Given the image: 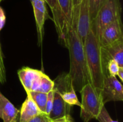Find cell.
<instances>
[{
	"label": "cell",
	"mask_w": 123,
	"mask_h": 122,
	"mask_svg": "<svg viewBox=\"0 0 123 122\" xmlns=\"http://www.w3.org/2000/svg\"><path fill=\"white\" fill-rule=\"evenodd\" d=\"M79 5L73 7L72 19L68 30L67 45L69 50L70 71L68 74L75 92H79L86 84L90 83L88 71L84 44L77 33V18Z\"/></svg>",
	"instance_id": "obj_1"
},
{
	"label": "cell",
	"mask_w": 123,
	"mask_h": 122,
	"mask_svg": "<svg viewBox=\"0 0 123 122\" xmlns=\"http://www.w3.org/2000/svg\"><path fill=\"white\" fill-rule=\"evenodd\" d=\"M84 47L90 83L96 88L102 90L105 79L109 75L107 69L109 60L91 27L84 42Z\"/></svg>",
	"instance_id": "obj_2"
},
{
	"label": "cell",
	"mask_w": 123,
	"mask_h": 122,
	"mask_svg": "<svg viewBox=\"0 0 123 122\" xmlns=\"http://www.w3.org/2000/svg\"><path fill=\"white\" fill-rule=\"evenodd\" d=\"M79 93L81 94L80 118L84 122H89L92 119H97L102 108L103 102L102 90L94 87L91 83L84 86Z\"/></svg>",
	"instance_id": "obj_3"
},
{
	"label": "cell",
	"mask_w": 123,
	"mask_h": 122,
	"mask_svg": "<svg viewBox=\"0 0 123 122\" xmlns=\"http://www.w3.org/2000/svg\"><path fill=\"white\" fill-rule=\"evenodd\" d=\"M121 11L120 0H105L97 16L91 22V28L97 38L105 28L121 19Z\"/></svg>",
	"instance_id": "obj_4"
},
{
	"label": "cell",
	"mask_w": 123,
	"mask_h": 122,
	"mask_svg": "<svg viewBox=\"0 0 123 122\" xmlns=\"http://www.w3.org/2000/svg\"><path fill=\"white\" fill-rule=\"evenodd\" d=\"M54 82V89L59 92L67 104L71 106L77 105L79 107L81 106V104L73 88L68 73H62L59 75Z\"/></svg>",
	"instance_id": "obj_5"
},
{
	"label": "cell",
	"mask_w": 123,
	"mask_h": 122,
	"mask_svg": "<svg viewBox=\"0 0 123 122\" xmlns=\"http://www.w3.org/2000/svg\"><path fill=\"white\" fill-rule=\"evenodd\" d=\"M103 104L111 101H123V85L116 77L108 75L105 79L102 89Z\"/></svg>",
	"instance_id": "obj_6"
},
{
	"label": "cell",
	"mask_w": 123,
	"mask_h": 122,
	"mask_svg": "<svg viewBox=\"0 0 123 122\" xmlns=\"http://www.w3.org/2000/svg\"><path fill=\"white\" fill-rule=\"evenodd\" d=\"M123 28L121 19H118L105 28L98 38L102 47H105L123 39Z\"/></svg>",
	"instance_id": "obj_7"
},
{
	"label": "cell",
	"mask_w": 123,
	"mask_h": 122,
	"mask_svg": "<svg viewBox=\"0 0 123 122\" xmlns=\"http://www.w3.org/2000/svg\"><path fill=\"white\" fill-rule=\"evenodd\" d=\"M91 27L90 6L88 0H82L79 4V10L77 18V33L84 44L86 36Z\"/></svg>",
	"instance_id": "obj_8"
},
{
	"label": "cell",
	"mask_w": 123,
	"mask_h": 122,
	"mask_svg": "<svg viewBox=\"0 0 123 122\" xmlns=\"http://www.w3.org/2000/svg\"><path fill=\"white\" fill-rule=\"evenodd\" d=\"M43 72L38 69L24 67L18 72V77L25 92H36Z\"/></svg>",
	"instance_id": "obj_9"
},
{
	"label": "cell",
	"mask_w": 123,
	"mask_h": 122,
	"mask_svg": "<svg viewBox=\"0 0 123 122\" xmlns=\"http://www.w3.org/2000/svg\"><path fill=\"white\" fill-rule=\"evenodd\" d=\"M33 7L34 14L36 20L37 32L38 35V43L40 45L42 44L44 35V25L45 20L50 18L46 7V2L44 0H35L31 2Z\"/></svg>",
	"instance_id": "obj_10"
},
{
	"label": "cell",
	"mask_w": 123,
	"mask_h": 122,
	"mask_svg": "<svg viewBox=\"0 0 123 122\" xmlns=\"http://www.w3.org/2000/svg\"><path fill=\"white\" fill-rule=\"evenodd\" d=\"M54 90V101L52 110L48 115L49 119L54 120L61 118L64 116L70 114L72 106L66 102L56 90Z\"/></svg>",
	"instance_id": "obj_11"
},
{
	"label": "cell",
	"mask_w": 123,
	"mask_h": 122,
	"mask_svg": "<svg viewBox=\"0 0 123 122\" xmlns=\"http://www.w3.org/2000/svg\"><path fill=\"white\" fill-rule=\"evenodd\" d=\"M19 111L0 92V118L3 122H18Z\"/></svg>",
	"instance_id": "obj_12"
},
{
	"label": "cell",
	"mask_w": 123,
	"mask_h": 122,
	"mask_svg": "<svg viewBox=\"0 0 123 122\" xmlns=\"http://www.w3.org/2000/svg\"><path fill=\"white\" fill-rule=\"evenodd\" d=\"M26 99L22 104L20 108L19 122H27L36 116L43 114L41 112L29 93L26 92Z\"/></svg>",
	"instance_id": "obj_13"
},
{
	"label": "cell",
	"mask_w": 123,
	"mask_h": 122,
	"mask_svg": "<svg viewBox=\"0 0 123 122\" xmlns=\"http://www.w3.org/2000/svg\"><path fill=\"white\" fill-rule=\"evenodd\" d=\"M102 48L109 61L114 60L120 67H123V39Z\"/></svg>",
	"instance_id": "obj_14"
},
{
	"label": "cell",
	"mask_w": 123,
	"mask_h": 122,
	"mask_svg": "<svg viewBox=\"0 0 123 122\" xmlns=\"http://www.w3.org/2000/svg\"><path fill=\"white\" fill-rule=\"evenodd\" d=\"M61 12L66 20L68 28L70 25L73 14V4L72 0H57Z\"/></svg>",
	"instance_id": "obj_15"
},
{
	"label": "cell",
	"mask_w": 123,
	"mask_h": 122,
	"mask_svg": "<svg viewBox=\"0 0 123 122\" xmlns=\"http://www.w3.org/2000/svg\"><path fill=\"white\" fill-rule=\"evenodd\" d=\"M28 93H29V94H30L31 98L34 100L35 104L38 106L41 112L43 114H46V107L48 93H42V92H33V91L28 92Z\"/></svg>",
	"instance_id": "obj_16"
},
{
	"label": "cell",
	"mask_w": 123,
	"mask_h": 122,
	"mask_svg": "<svg viewBox=\"0 0 123 122\" xmlns=\"http://www.w3.org/2000/svg\"><path fill=\"white\" fill-rule=\"evenodd\" d=\"M54 82L49 77L43 73L42 74L40 81L39 86L36 92L48 93L54 89Z\"/></svg>",
	"instance_id": "obj_17"
},
{
	"label": "cell",
	"mask_w": 123,
	"mask_h": 122,
	"mask_svg": "<svg viewBox=\"0 0 123 122\" xmlns=\"http://www.w3.org/2000/svg\"><path fill=\"white\" fill-rule=\"evenodd\" d=\"M90 6V13L91 22L95 19L100 8L104 2L105 0H88Z\"/></svg>",
	"instance_id": "obj_18"
},
{
	"label": "cell",
	"mask_w": 123,
	"mask_h": 122,
	"mask_svg": "<svg viewBox=\"0 0 123 122\" xmlns=\"http://www.w3.org/2000/svg\"><path fill=\"white\" fill-rule=\"evenodd\" d=\"M120 67L118 64L117 62L113 59H110L108 61V65H107V69H108V74L109 75L116 77L117 75L118 72Z\"/></svg>",
	"instance_id": "obj_19"
},
{
	"label": "cell",
	"mask_w": 123,
	"mask_h": 122,
	"mask_svg": "<svg viewBox=\"0 0 123 122\" xmlns=\"http://www.w3.org/2000/svg\"><path fill=\"white\" fill-rule=\"evenodd\" d=\"M96 120H97L99 122H118V121L114 120L111 118L105 106L102 108V110Z\"/></svg>",
	"instance_id": "obj_20"
},
{
	"label": "cell",
	"mask_w": 123,
	"mask_h": 122,
	"mask_svg": "<svg viewBox=\"0 0 123 122\" xmlns=\"http://www.w3.org/2000/svg\"><path fill=\"white\" fill-rule=\"evenodd\" d=\"M6 80V69H5L4 63L3 61L2 51H1V47H0V82L1 83H4Z\"/></svg>",
	"instance_id": "obj_21"
},
{
	"label": "cell",
	"mask_w": 123,
	"mask_h": 122,
	"mask_svg": "<svg viewBox=\"0 0 123 122\" xmlns=\"http://www.w3.org/2000/svg\"><path fill=\"white\" fill-rule=\"evenodd\" d=\"M53 101H54V90H51L48 93V97H47L46 101V114L49 115L52 110L53 105Z\"/></svg>",
	"instance_id": "obj_22"
},
{
	"label": "cell",
	"mask_w": 123,
	"mask_h": 122,
	"mask_svg": "<svg viewBox=\"0 0 123 122\" xmlns=\"http://www.w3.org/2000/svg\"><path fill=\"white\" fill-rule=\"evenodd\" d=\"M50 119L46 114H41L27 122H49Z\"/></svg>",
	"instance_id": "obj_23"
},
{
	"label": "cell",
	"mask_w": 123,
	"mask_h": 122,
	"mask_svg": "<svg viewBox=\"0 0 123 122\" xmlns=\"http://www.w3.org/2000/svg\"><path fill=\"white\" fill-rule=\"evenodd\" d=\"M6 17L3 8L0 6V31L2 29L6 23Z\"/></svg>",
	"instance_id": "obj_24"
},
{
	"label": "cell",
	"mask_w": 123,
	"mask_h": 122,
	"mask_svg": "<svg viewBox=\"0 0 123 122\" xmlns=\"http://www.w3.org/2000/svg\"><path fill=\"white\" fill-rule=\"evenodd\" d=\"M72 117L71 115H67V116H64V117H61V118H56V119L50 120L49 122H69Z\"/></svg>",
	"instance_id": "obj_25"
},
{
	"label": "cell",
	"mask_w": 123,
	"mask_h": 122,
	"mask_svg": "<svg viewBox=\"0 0 123 122\" xmlns=\"http://www.w3.org/2000/svg\"><path fill=\"white\" fill-rule=\"evenodd\" d=\"M117 75L121 80V81H123V67H120L118 72Z\"/></svg>",
	"instance_id": "obj_26"
},
{
	"label": "cell",
	"mask_w": 123,
	"mask_h": 122,
	"mask_svg": "<svg viewBox=\"0 0 123 122\" xmlns=\"http://www.w3.org/2000/svg\"><path fill=\"white\" fill-rule=\"evenodd\" d=\"M82 0H72V4H73V7H76L78 6L81 2Z\"/></svg>",
	"instance_id": "obj_27"
},
{
	"label": "cell",
	"mask_w": 123,
	"mask_h": 122,
	"mask_svg": "<svg viewBox=\"0 0 123 122\" xmlns=\"http://www.w3.org/2000/svg\"><path fill=\"white\" fill-rule=\"evenodd\" d=\"M34 1H35V0H30V1H31V2H32Z\"/></svg>",
	"instance_id": "obj_28"
},
{
	"label": "cell",
	"mask_w": 123,
	"mask_h": 122,
	"mask_svg": "<svg viewBox=\"0 0 123 122\" xmlns=\"http://www.w3.org/2000/svg\"><path fill=\"white\" fill-rule=\"evenodd\" d=\"M2 1V0H0V2H1Z\"/></svg>",
	"instance_id": "obj_29"
},
{
	"label": "cell",
	"mask_w": 123,
	"mask_h": 122,
	"mask_svg": "<svg viewBox=\"0 0 123 122\" xmlns=\"http://www.w3.org/2000/svg\"><path fill=\"white\" fill-rule=\"evenodd\" d=\"M0 83H1V82H0Z\"/></svg>",
	"instance_id": "obj_30"
}]
</instances>
